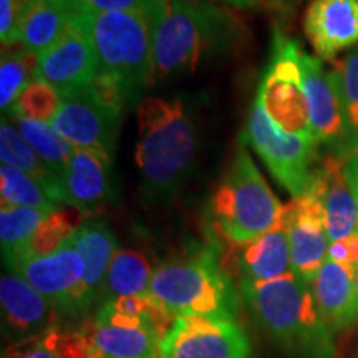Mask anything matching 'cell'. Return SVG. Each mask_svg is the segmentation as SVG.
I'll use <instances>...</instances> for the list:
<instances>
[{
    "label": "cell",
    "mask_w": 358,
    "mask_h": 358,
    "mask_svg": "<svg viewBox=\"0 0 358 358\" xmlns=\"http://www.w3.org/2000/svg\"><path fill=\"white\" fill-rule=\"evenodd\" d=\"M213 217L219 234L234 248H244L277 227L284 206L268 187L244 143L213 196Z\"/></svg>",
    "instance_id": "5"
},
{
    "label": "cell",
    "mask_w": 358,
    "mask_h": 358,
    "mask_svg": "<svg viewBox=\"0 0 358 358\" xmlns=\"http://www.w3.org/2000/svg\"><path fill=\"white\" fill-rule=\"evenodd\" d=\"M332 70L342 96L348 143L353 148L358 140V47L348 52L340 62H335Z\"/></svg>",
    "instance_id": "33"
},
{
    "label": "cell",
    "mask_w": 358,
    "mask_h": 358,
    "mask_svg": "<svg viewBox=\"0 0 358 358\" xmlns=\"http://www.w3.org/2000/svg\"><path fill=\"white\" fill-rule=\"evenodd\" d=\"M96 53L98 77L129 103L153 83V25L133 12H80Z\"/></svg>",
    "instance_id": "4"
},
{
    "label": "cell",
    "mask_w": 358,
    "mask_h": 358,
    "mask_svg": "<svg viewBox=\"0 0 358 358\" xmlns=\"http://www.w3.org/2000/svg\"><path fill=\"white\" fill-rule=\"evenodd\" d=\"M113 198V158L100 151L75 148L60 176V204L87 216L100 211Z\"/></svg>",
    "instance_id": "16"
},
{
    "label": "cell",
    "mask_w": 358,
    "mask_h": 358,
    "mask_svg": "<svg viewBox=\"0 0 358 358\" xmlns=\"http://www.w3.org/2000/svg\"><path fill=\"white\" fill-rule=\"evenodd\" d=\"M198 138L185 103L151 96L138 106L134 161L148 201H164L181 189L194 168Z\"/></svg>",
    "instance_id": "2"
},
{
    "label": "cell",
    "mask_w": 358,
    "mask_h": 358,
    "mask_svg": "<svg viewBox=\"0 0 358 358\" xmlns=\"http://www.w3.org/2000/svg\"><path fill=\"white\" fill-rule=\"evenodd\" d=\"M70 244L78 250L85 262L82 301L85 312L88 313L93 303L100 302L106 272L118 250V244L108 224L98 219L85 221L70 239Z\"/></svg>",
    "instance_id": "21"
},
{
    "label": "cell",
    "mask_w": 358,
    "mask_h": 358,
    "mask_svg": "<svg viewBox=\"0 0 358 358\" xmlns=\"http://www.w3.org/2000/svg\"><path fill=\"white\" fill-rule=\"evenodd\" d=\"M80 12L55 43L37 53V80L60 95L90 85L98 75L95 47Z\"/></svg>",
    "instance_id": "14"
},
{
    "label": "cell",
    "mask_w": 358,
    "mask_h": 358,
    "mask_svg": "<svg viewBox=\"0 0 358 358\" xmlns=\"http://www.w3.org/2000/svg\"><path fill=\"white\" fill-rule=\"evenodd\" d=\"M87 334L95 358H158L164 334L145 317L98 303Z\"/></svg>",
    "instance_id": "11"
},
{
    "label": "cell",
    "mask_w": 358,
    "mask_h": 358,
    "mask_svg": "<svg viewBox=\"0 0 358 358\" xmlns=\"http://www.w3.org/2000/svg\"><path fill=\"white\" fill-rule=\"evenodd\" d=\"M153 272L148 259L141 252L133 249H118L106 272L100 302L124 295L151 292Z\"/></svg>",
    "instance_id": "27"
},
{
    "label": "cell",
    "mask_w": 358,
    "mask_h": 358,
    "mask_svg": "<svg viewBox=\"0 0 358 358\" xmlns=\"http://www.w3.org/2000/svg\"><path fill=\"white\" fill-rule=\"evenodd\" d=\"M350 158H352L353 169H355L357 181H358V140H357V143H355V146H353V151H350Z\"/></svg>",
    "instance_id": "38"
},
{
    "label": "cell",
    "mask_w": 358,
    "mask_h": 358,
    "mask_svg": "<svg viewBox=\"0 0 358 358\" xmlns=\"http://www.w3.org/2000/svg\"><path fill=\"white\" fill-rule=\"evenodd\" d=\"M27 0H0V40L3 47L20 43V27Z\"/></svg>",
    "instance_id": "35"
},
{
    "label": "cell",
    "mask_w": 358,
    "mask_h": 358,
    "mask_svg": "<svg viewBox=\"0 0 358 358\" xmlns=\"http://www.w3.org/2000/svg\"><path fill=\"white\" fill-rule=\"evenodd\" d=\"M310 191L324 204L330 243L358 232V181L350 151L327 155L315 168Z\"/></svg>",
    "instance_id": "13"
},
{
    "label": "cell",
    "mask_w": 358,
    "mask_h": 358,
    "mask_svg": "<svg viewBox=\"0 0 358 358\" xmlns=\"http://www.w3.org/2000/svg\"><path fill=\"white\" fill-rule=\"evenodd\" d=\"M244 37L231 10L201 0H169L153 29V82L191 73L237 47Z\"/></svg>",
    "instance_id": "1"
},
{
    "label": "cell",
    "mask_w": 358,
    "mask_h": 358,
    "mask_svg": "<svg viewBox=\"0 0 358 358\" xmlns=\"http://www.w3.org/2000/svg\"><path fill=\"white\" fill-rule=\"evenodd\" d=\"M355 292H357V301H358V271L355 272Z\"/></svg>",
    "instance_id": "39"
},
{
    "label": "cell",
    "mask_w": 358,
    "mask_h": 358,
    "mask_svg": "<svg viewBox=\"0 0 358 358\" xmlns=\"http://www.w3.org/2000/svg\"><path fill=\"white\" fill-rule=\"evenodd\" d=\"M83 222L85 214L78 211V209L70 208V206L55 209V211L45 217V221L40 224V227L32 236V239L25 245H22L19 252L13 256L12 262L7 267L12 272L20 262L29 261V259L34 257L47 256V254L53 252V250L60 249L62 245H65L73 237V234L78 231V227Z\"/></svg>",
    "instance_id": "26"
},
{
    "label": "cell",
    "mask_w": 358,
    "mask_h": 358,
    "mask_svg": "<svg viewBox=\"0 0 358 358\" xmlns=\"http://www.w3.org/2000/svg\"><path fill=\"white\" fill-rule=\"evenodd\" d=\"M2 358H95L83 330L55 325L24 342L8 343Z\"/></svg>",
    "instance_id": "24"
},
{
    "label": "cell",
    "mask_w": 358,
    "mask_h": 358,
    "mask_svg": "<svg viewBox=\"0 0 358 358\" xmlns=\"http://www.w3.org/2000/svg\"><path fill=\"white\" fill-rule=\"evenodd\" d=\"M0 192L2 206L30 208L45 213H53L58 209V204L48 198L43 187L34 178L8 164L0 166Z\"/></svg>",
    "instance_id": "31"
},
{
    "label": "cell",
    "mask_w": 358,
    "mask_h": 358,
    "mask_svg": "<svg viewBox=\"0 0 358 358\" xmlns=\"http://www.w3.org/2000/svg\"><path fill=\"white\" fill-rule=\"evenodd\" d=\"M8 118L15 123V128L25 138V141L34 148L40 159L60 178L75 148L60 133H57L50 123L34 122V120L20 118V116H8Z\"/></svg>",
    "instance_id": "28"
},
{
    "label": "cell",
    "mask_w": 358,
    "mask_h": 358,
    "mask_svg": "<svg viewBox=\"0 0 358 358\" xmlns=\"http://www.w3.org/2000/svg\"><path fill=\"white\" fill-rule=\"evenodd\" d=\"M50 213L38 211L30 208H15V206H2L0 211V241H2L3 262L10 264L13 256L19 252L37 232L40 224Z\"/></svg>",
    "instance_id": "30"
},
{
    "label": "cell",
    "mask_w": 358,
    "mask_h": 358,
    "mask_svg": "<svg viewBox=\"0 0 358 358\" xmlns=\"http://www.w3.org/2000/svg\"><path fill=\"white\" fill-rule=\"evenodd\" d=\"M0 159L2 164H8L34 178L43 187L48 198L55 204H60V178L40 159L19 129L8 123L7 116H3L0 123Z\"/></svg>",
    "instance_id": "25"
},
{
    "label": "cell",
    "mask_w": 358,
    "mask_h": 358,
    "mask_svg": "<svg viewBox=\"0 0 358 358\" xmlns=\"http://www.w3.org/2000/svg\"><path fill=\"white\" fill-rule=\"evenodd\" d=\"M12 272L24 277L48 299L60 317L80 319L87 315L82 301L85 262L70 241L47 256L20 262Z\"/></svg>",
    "instance_id": "12"
},
{
    "label": "cell",
    "mask_w": 358,
    "mask_h": 358,
    "mask_svg": "<svg viewBox=\"0 0 358 358\" xmlns=\"http://www.w3.org/2000/svg\"><path fill=\"white\" fill-rule=\"evenodd\" d=\"M82 10L77 0H27L20 27V43L40 53L55 43Z\"/></svg>",
    "instance_id": "22"
},
{
    "label": "cell",
    "mask_w": 358,
    "mask_h": 358,
    "mask_svg": "<svg viewBox=\"0 0 358 358\" xmlns=\"http://www.w3.org/2000/svg\"><path fill=\"white\" fill-rule=\"evenodd\" d=\"M310 287L320 319L334 335L357 324L355 271L327 259Z\"/></svg>",
    "instance_id": "20"
},
{
    "label": "cell",
    "mask_w": 358,
    "mask_h": 358,
    "mask_svg": "<svg viewBox=\"0 0 358 358\" xmlns=\"http://www.w3.org/2000/svg\"><path fill=\"white\" fill-rule=\"evenodd\" d=\"M127 103L122 90L96 75L90 85L62 95L60 108L50 124L73 148L100 151L113 158Z\"/></svg>",
    "instance_id": "7"
},
{
    "label": "cell",
    "mask_w": 358,
    "mask_h": 358,
    "mask_svg": "<svg viewBox=\"0 0 358 358\" xmlns=\"http://www.w3.org/2000/svg\"><path fill=\"white\" fill-rule=\"evenodd\" d=\"M158 358H250V343L237 320L176 315Z\"/></svg>",
    "instance_id": "10"
},
{
    "label": "cell",
    "mask_w": 358,
    "mask_h": 358,
    "mask_svg": "<svg viewBox=\"0 0 358 358\" xmlns=\"http://www.w3.org/2000/svg\"><path fill=\"white\" fill-rule=\"evenodd\" d=\"M0 303L3 338L8 343L24 342L58 325L57 308L15 272H7L0 279Z\"/></svg>",
    "instance_id": "17"
},
{
    "label": "cell",
    "mask_w": 358,
    "mask_h": 358,
    "mask_svg": "<svg viewBox=\"0 0 358 358\" xmlns=\"http://www.w3.org/2000/svg\"><path fill=\"white\" fill-rule=\"evenodd\" d=\"M60 103L62 95L55 88L40 80H34L3 116H20L34 122L52 123L60 108Z\"/></svg>",
    "instance_id": "32"
},
{
    "label": "cell",
    "mask_w": 358,
    "mask_h": 358,
    "mask_svg": "<svg viewBox=\"0 0 358 358\" xmlns=\"http://www.w3.org/2000/svg\"><path fill=\"white\" fill-rule=\"evenodd\" d=\"M37 53L25 47H3L0 64V106L3 113H7L22 92L37 80Z\"/></svg>",
    "instance_id": "29"
},
{
    "label": "cell",
    "mask_w": 358,
    "mask_h": 358,
    "mask_svg": "<svg viewBox=\"0 0 358 358\" xmlns=\"http://www.w3.org/2000/svg\"><path fill=\"white\" fill-rule=\"evenodd\" d=\"M82 10L90 12H133L140 13L151 22L158 24L168 10L169 0H77Z\"/></svg>",
    "instance_id": "34"
},
{
    "label": "cell",
    "mask_w": 358,
    "mask_h": 358,
    "mask_svg": "<svg viewBox=\"0 0 358 358\" xmlns=\"http://www.w3.org/2000/svg\"><path fill=\"white\" fill-rule=\"evenodd\" d=\"M243 279L274 280L292 272L290 241L284 222L244 245L239 256Z\"/></svg>",
    "instance_id": "23"
},
{
    "label": "cell",
    "mask_w": 358,
    "mask_h": 358,
    "mask_svg": "<svg viewBox=\"0 0 358 358\" xmlns=\"http://www.w3.org/2000/svg\"><path fill=\"white\" fill-rule=\"evenodd\" d=\"M329 259L334 262L342 264V266L350 267L352 271H358V232L343 237L340 241L330 243Z\"/></svg>",
    "instance_id": "36"
},
{
    "label": "cell",
    "mask_w": 358,
    "mask_h": 358,
    "mask_svg": "<svg viewBox=\"0 0 358 358\" xmlns=\"http://www.w3.org/2000/svg\"><path fill=\"white\" fill-rule=\"evenodd\" d=\"M151 292L176 315L237 320L239 295L213 249L174 259L155 268Z\"/></svg>",
    "instance_id": "6"
},
{
    "label": "cell",
    "mask_w": 358,
    "mask_h": 358,
    "mask_svg": "<svg viewBox=\"0 0 358 358\" xmlns=\"http://www.w3.org/2000/svg\"><path fill=\"white\" fill-rule=\"evenodd\" d=\"M243 140L254 148L272 176L292 198H302L312 189L319 143L280 129L268 118L259 98L249 113Z\"/></svg>",
    "instance_id": "8"
},
{
    "label": "cell",
    "mask_w": 358,
    "mask_h": 358,
    "mask_svg": "<svg viewBox=\"0 0 358 358\" xmlns=\"http://www.w3.org/2000/svg\"><path fill=\"white\" fill-rule=\"evenodd\" d=\"M282 222L290 241L292 272L307 284L329 259L330 239L327 234L325 209L319 196L308 191L302 198H294L284 206Z\"/></svg>",
    "instance_id": "15"
},
{
    "label": "cell",
    "mask_w": 358,
    "mask_h": 358,
    "mask_svg": "<svg viewBox=\"0 0 358 358\" xmlns=\"http://www.w3.org/2000/svg\"><path fill=\"white\" fill-rule=\"evenodd\" d=\"M214 2H224V3H229V6H234V7H254L257 6L261 0H214Z\"/></svg>",
    "instance_id": "37"
},
{
    "label": "cell",
    "mask_w": 358,
    "mask_h": 358,
    "mask_svg": "<svg viewBox=\"0 0 358 358\" xmlns=\"http://www.w3.org/2000/svg\"><path fill=\"white\" fill-rule=\"evenodd\" d=\"M301 50V45L295 40L275 34L274 53L264 73L257 98L268 118L280 129L315 140L299 62Z\"/></svg>",
    "instance_id": "9"
},
{
    "label": "cell",
    "mask_w": 358,
    "mask_h": 358,
    "mask_svg": "<svg viewBox=\"0 0 358 358\" xmlns=\"http://www.w3.org/2000/svg\"><path fill=\"white\" fill-rule=\"evenodd\" d=\"M303 87H306L313 136L317 143L342 146L348 143L342 96L334 70H325L320 58L301 50Z\"/></svg>",
    "instance_id": "18"
},
{
    "label": "cell",
    "mask_w": 358,
    "mask_h": 358,
    "mask_svg": "<svg viewBox=\"0 0 358 358\" xmlns=\"http://www.w3.org/2000/svg\"><path fill=\"white\" fill-rule=\"evenodd\" d=\"M245 306L287 358H334V334L317 310L310 284L294 272L274 280L241 279Z\"/></svg>",
    "instance_id": "3"
},
{
    "label": "cell",
    "mask_w": 358,
    "mask_h": 358,
    "mask_svg": "<svg viewBox=\"0 0 358 358\" xmlns=\"http://www.w3.org/2000/svg\"><path fill=\"white\" fill-rule=\"evenodd\" d=\"M303 30L317 57L332 58L358 43V0H312Z\"/></svg>",
    "instance_id": "19"
}]
</instances>
